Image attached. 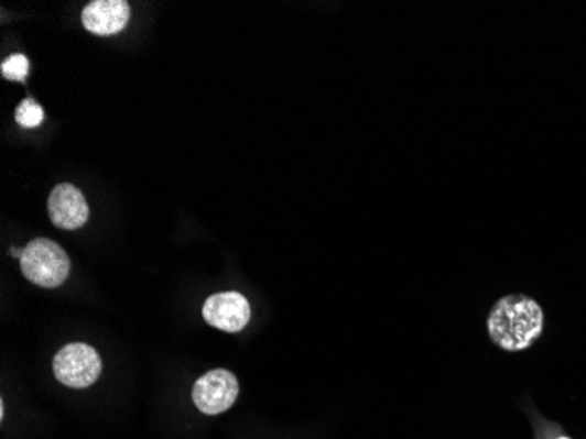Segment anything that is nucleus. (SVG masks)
Returning <instances> with one entry per match:
<instances>
[{"label": "nucleus", "instance_id": "1", "mask_svg": "<svg viewBox=\"0 0 586 439\" xmlns=\"http://www.w3.org/2000/svg\"><path fill=\"white\" fill-rule=\"evenodd\" d=\"M488 334L506 352L531 349L544 331V311L538 300L522 294L497 300L488 315Z\"/></svg>", "mask_w": 586, "mask_h": 439}, {"label": "nucleus", "instance_id": "2", "mask_svg": "<svg viewBox=\"0 0 586 439\" xmlns=\"http://www.w3.org/2000/svg\"><path fill=\"white\" fill-rule=\"evenodd\" d=\"M20 264L23 276L44 288L61 287L69 276L70 262L67 253L61 244L44 238L26 244Z\"/></svg>", "mask_w": 586, "mask_h": 439}, {"label": "nucleus", "instance_id": "3", "mask_svg": "<svg viewBox=\"0 0 586 439\" xmlns=\"http://www.w3.org/2000/svg\"><path fill=\"white\" fill-rule=\"evenodd\" d=\"M102 361L96 349L85 343L67 344L53 359L56 380L70 388H87L97 382Z\"/></svg>", "mask_w": 586, "mask_h": 439}, {"label": "nucleus", "instance_id": "4", "mask_svg": "<svg viewBox=\"0 0 586 439\" xmlns=\"http://www.w3.org/2000/svg\"><path fill=\"white\" fill-rule=\"evenodd\" d=\"M238 394V378L230 371L213 370L195 382L192 397L203 414L220 415L236 403Z\"/></svg>", "mask_w": 586, "mask_h": 439}, {"label": "nucleus", "instance_id": "5", "mask_svg": "<svg viewBox=\"0 0 586 439\" xmlns=\"http://www.w3.org/2000/svg\"><path fill=\"white\" fill-rule=\"evenodd\" d=\"M204 320L225 332H239L251 318L250 303L239 292H221L204 303Z\"/></svg>", "mask_w": 586, "mask_h": 439}, {"label": "nucleus", "instance_id": "6", "mask_svg": "<svg viewBox=\"0 0 586 439\" xmlns=\"http://www.w3.org/2000/svg\"><path fill=\"white\" fill-rule=\"evenodd\" d=\"M48 211L52 222L64 231H74L85 226L90 215L87 199L79 188L62 183L53 188L48 199Z\"/></svg>", "mask_w": 586, "mask_h": 439}, {"label": "nucleus", "instance_id": "7", "mask_svg": "<svg viewBox=\"0 0 586 439\" xmlns=\"http://www.w3.org/2000/svg\"><path fill=\"white\" fill-rule=\"evenodd\" d=\"M130 6L126 0H96L83 11V25L96 35H115L126 29Z\"/></svg>", "mask_w": 586, "mask_h": 439}, {"label": "nucleus", "instance_id": "8", "mask_svg": "<svg viewBox=\"0 0 586 439\" xmlns=\"http://www.w3.org/2000/svg\"><path fill=\"white\" fill-rule=\"evenodd\" d=\"M44 120V111L34 99H25L17 109V122L25 129L40 127Z\"/></svg>", "mask_w": 586, "mask_h": 439}, {"label": "nucleus", "instance_id": "9", "mask_svg": "<svg viewBox=\"0 0 586 439\" xmlns=\"http://www.w3.org/2000/svg\"><path fill=\"white\" fill-rule=\"evenodd\" d=\"M29 75V61L22 53H14L11 57L6 58L2 64V76L11 81H25Z\"/></svg>", "mask_w": 586, "mask_h": 439}, {"label": "nucleus", "instance_id": "10", "mask_svg": "<svg viewBox=\"0 0 586 439\" xmlns=\"http://www.w3.org/2000/svg\"><path fill=\"white\" fill-rule=\"evenodd\" d=\"M11 253H13L14 257H20V259H22L23 250H20V249H13V250H11Z\"/></svg>", "mask_w": 586, "mask_h": 439}, {"label": "nucleus", "instance_id": "11", "mask_svg": "<svg viewBox=\"0 0 586 439\" xmlns=\"http://www.w3.org/2000/svg\"><path fill=\"white\" fill-rule=\"evenodd\" d=\"M558 439H569V438H558Z\"/></svg>", "mask_w": 586, "mask_h": 439}]
</instances>
